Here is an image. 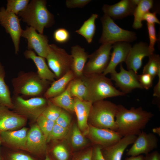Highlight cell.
<instances>
[{
  "label": "cell",
  "mask_w": 160,
  "mask_h": 160,
  "mask_svg": "<svg viewBox=\"0 0 160 160\" xmlns=\"http://www.w3.org/2000/svg\"><path fill=\"white\" fill-rule=\"evenodd\" d=\"M153 116L151 112L144 110L141 106L132 107L128 109L121 105H117L115 116L116 132L122 137L137 135Z\"/></svg>",
  "instance_id": "6da1fadb"
},
{
  "label": "cell",
  "mask_w": 160,
  "mask_h": 160,
  "mask_svg": "<svg viewBox=\"0 0 160 160\" xmlns=\"http://www.w3.org/2000/svg\"><path fill=\"white\" fill-rule=\"evenodd\" d=\"M87 89L85 100L92 102L125 95L116 89L111 79L103 73L83 75L81 78Z\"/></svg>",
  "instance_id": "7a4b0ae2"
},
{
  "label": "cell",
  "mask_w": 160,
  "mask_h": 160,
  "mask_svg": "<svg viewBox=\"0 0 160 160\" xmlns=\"http://www.w3.org/2000/svg\"><path fill=\"white\" fill-rule=\"evenodd\" d=\"M44 0H32L26 8L18 14L23 21L43 34L45 28L51 27L54 17L47 9Z\"/></svg>",
  "instance_id": "3957f363"
},
{
  "label": "cell",
  "mask_w": 160,
  "mask_h": 160,
  "mask_svg": "<svg viewBox=\"0 0 160 160\" xmlns=\"http://www.w3.org/2000/svg\"><path fill=\"white\" fill-rule=\"evenodd\" d=\"M49 81L41 79L37 73L22 72L12 80L14 95L41 97L49 87Z\"/></svg>",
  "instance_id": "277c9868"
},
{
  "label": "cell",
  "mask_w": 160,
  "mask_h": 160,
  "mask_svg": "<svg viewBox=\"0 0 160 160\" xmlns=\"http://www.w3.org/2000/svg\"><path fill=\"white\" fill-rule=\"evenodd\" d=\"M117 105L104 100L92 103L88 121L90 125L116 131L115 116Z\"/></svg>",
  "instance_id": "5b68a950"
},
{
  "label": "cell",
  "mask_w": 160,
  "mask_h": 160,
  "mask_svg": "<svg viewBox=\"0 0 160 160\" xmlns=\"http://www.w3.org/2000/svg\"><path fill=\"white\" fill-rule=\"evenodd\" d=\"M100 20L103 30L99 40L100 43L113 44L119 42L130 43L136 40L137 37L135 32L121 28L108 15L104 14Z\"/></svg>",
  "instance_id": "8992f818"
},
{
  "label": "cell",
  "mask_w": 160,
  "mask_h": 160,
  "mask_svg": "<svg viewBox=\"0 0 160 160\" xmlns=\"http://www.w3.org/2000/svg\"><path fill=\"white\" fill-rule=\"evenodd\" d=\"M12 101L15 113L32 119H37L49 103L44 97H34L25 99L19 95H14Z\"/></svg>",
  "instance_id": "52a82bcc"
},
{
  "label": "cell",
  "mask_w": 160,
  "mask_h": 160,
  "mask_svg": "<svg viewBox=\"0 0 160 160\" xmlns=\"http://www.w3.org/2000/svg\"><path fill=\"white\" fill-rule=\"evenodd\" d=\"M48 65L57 79L71 70L72 57L63 49L54 44L49 45L46 58Z\"/></svg>",
  "instance_id": "ba28073f"
},
{
  "label": "cell",
  "mask_w": 160,
  "mask_h": 160,
  "mask_svg": "<svg viewBox=\"0 0 160 160\" xmlns=\"http://www.w3.org/2000/svg\"><path fill=\"white\" fill-rule=\"evenodd\" d=\"M113 44H102L97 50L89 55L84 70L83 75L103 73L110 61Z\"/></svg>",
  "instance_id": "9c48e42d"
},
{
  "label": "cell",
  "mask_w": 160,
  "mask_h": 160,
  "mask_svg": "<svg viewBox=\"0 0 160 160\" xmlns=\"http://www.w3.org/2000/svg\"><path fill=\"white\" fill-rule=\"evenodd\" d=\"M20 20L17 15L7 11L4 7L0 8V24L10 35L14 45L16 54L19 51L20 38L23 31Z\"/></svg>",
  "instance_id": "30bf717a"
},
{
  "label": "cell",
  "mask_w": 160,
  "mask_h": 160,
  "mask_svg": "<svg viewBox=\"0 0 160 160\" xmlns=\"http://www.w3.org/2000/svg\"><path fill=\"white\" fill-rule=\"evenodd\" d=\"M120 71L111 73V79L115 82L116 86L125 95L131 92L135 89H143L138 79L137 74L132 70H126L120 63Z\"/></svg>",
  "instance_id": "8fae6325"
},
{
  "label": "cell",
  "mask_w": 160,
  "mask_h": 160,
  "mask_svg": "<svg viewBox=\"0 0 160 160\" xmlns=\"http://www.w3.org/2000/svg\"><path fill=\"white\" fill-rule=\"evenodd\" d=\"M21 36L27 39L28 50H33L38 56L46 58L49 45L46 35L38 33L34 28L27 26L23 30Z\"/></svg>",
  "instance_id": "7c38bea8"
},
{
  "label": "cell",
  "mask_w": 160,
  "mask_h": 160,
  "mask_svg": "<svg viewBox=\"0 0 160 160\" xmlns=\"http://www.w3.org/2000/svg\"><path fill=\"white\" fill-rule=\"evenodd\" d=\"M158 141V138L154 134L142 131L126 154L129 156L146 155L157 148Z\"/></svg>",
  "instance_id": "4fadbf2b"
},
{
  "label": "cell",
  "mask_w": 160,
  "mask_h": 160,
  "mask_svg": "<svg viewBox=\"0 0 160 160\" xmlns=\"http://www.w3.org/2000/svg\"><path fill=\"white\" fill-rule=\"evenodd\" d=\"M87 135L95 145H100L102 148L115 144L123 137L116 131L97 128L90 125Z\"/></svg>",
  "instance_id": "5bb4252c"
},
{
  "label": "cell",
  "mask_w": 160,
  "mask_h": 160,
  "mask_svg": "<svg viewBox=\"0 0 160 160\" xmlns=\"http://www.w3.org/2000/svg\"><path fill=\"white\" fill-rule=\"evenodd\" d=\"M153 53L150 51L145 42H140L131 47L125 61L128 70H132L137 74L142 65L143 59Z\"/></svg>",
  "instance_id": "9a60e30c"
},
{
  "label": "cell",
  "mask_w": 160,
  "mask_h": 160,
  "mask_svg": "<svg viewBox=\"0 0 160 160\" xmlns=\"http://www.w3.org/2000/svg\"><path fill=\"white\" fill-rule=\"evenodd\" d=\"M9 109L4 106L0 105V133L21 127L26 121V117Z\"/></svg>",
  "instance_id": "2e32d148"
},
{
  "label": "cell",
  "mask_w": 160,
  "mask_h": 160,
  "mask_svg": "<svg viewBox=\"0 0 160 160\" xmlns=\"http://www.w3.org/2000/svg\"><path fill=\"white\" fill-rule=\"evenodd\" d=\"M137 6L132 0H122L112 5L105 4L102 9L104 14L112 19H121L133 15Z\"/></svg>",
  "instance_id": "e0dca14e"
},
{
  "label": "cell",
  "mask_w": 160,
  "mask_h": 160,
  "mask_svg": "<svg viewBox=\"0 0 160 160\" xmlns=\"http://www.w3.org/2000/svg\"><path fill=\"white\" fill-rule=\"evenodd\" d=\"M131 47L130 43L128 42H119L113 44L109 63L103 74L105 76L116 71L117 65L122 62H125Z\"/></svg>",
  "instance_id": "ac0fdd59"
},
{
  "label": "cell",
  "mask_w": 160,
  "mask_h": 160,
  "mask_svg": "<svg viewBox=\"0 0 160 160\" xmlns=\"http://www.w3.org/2000/svg\"><path fill=\"white\" fill-rule=\"evenodd\" d=\"M47 138L37 124L33 126L28 132L26 150L36 154L44 153L46 150Z\"/></svg>",
  "instance_id": "d6986e66"
},
{
  "label": "cell",
  "mask_w": 160,
  "mask_h": 160,
  "mask_svg": "<svg viewBox=\"0 0 160 160\" xmlns=\"http://www.w3.org/2000/svg\"><path fill=\"white\" fill-rule=\"evenodd\" d=\"M137 137L136 135L124 136L115 144L102 148L101 151L105 160H121L125 150L129 145L134 143Z\"/></svg>",
  "instance_id": "ffe728a7"
},
{
  "label": "cell",
  "mask_w": 160,
  "mask_h": 160,
  "mask_svg": "<svg viewBox=\"0 0 160 160\" xmlns=\"http://www.w3.org/2000/svg\"><path fill=\"white\" fill-rule=\"evenodd\" d=\"M74 99V112L76 113L78 126L84 135H87L89 127L87 121L92 103L90 102Z\"/></svg>",
  "instance_id": "44dd1931"
},
{
  "label": "cell",
  "mask_w": 160,
  "mask_h": 160,
  "mask_svg": "<svg viewBox=\"0 0 160 160\" xmlns=\"http://www.w3.org/2000/svg\"><path fill=\"white\" fill-rule=\"evenodd\" d=\"M27 133V129L25 127L2 132L0 133L1 144L26 150Z\"/></svg>",
  "instance_id": "7402d4cb"
},
{
  "label": "cell",
  "mask_w": 160,
  "mask_h": 160,
  "mask_svg": "<svg viewBox=\"0 0 160 160\" xmlns=\"http://www.w3.org/2000/svg\"><path fill=\"white\" fill-rule=\"evenodd\" d=\"M71 52L72 57L71 71L75 78H81L89 55L84 48L78 45L72 46Z\"/></svg>",
  "instance_id": "603a6c76"
},
{
  "label": "cell",
  "mask_w": 160,
  "mask_h": 160,
  "mask_svg": "<svg viewBox=\"0 0 160 160\" xmlns=\"http://www.w3.org/2000/svg\"><path fill=\"white\" fill-rule=\"evenodd\" d=\"M24 54L26 58L33 62L37 68V73L41 79L52 82L55 80L56 77L46 63L45 58L36 55L32 50H26Z\"/></svg>",
  "instance_id": "cb8c5ba5"
},
{
  "label": "cell",
  "mask_w": 160,
  "mask_h": 160,
  "mask_svg": "<svg viewBox=\"0 0 160 160\" xmlns=\"http://www.w3.org/2000/svg\"><path fill=\"white\" fill-rule=\"evenodd\" d=\"M75 78L72 71H70L52 82L43 95V97L49 99L60 95L65 91L70 82Z\"/></svg>",
  "instance_id": "d4e9b609"
},
{
  "label": "cell",
  "mask_w": 160,
  "mask_h": 160,
  "mask_svg": "<svg viewBox=\"0 0 160 160\" xmlns=\"http://www.w3.org/2000/svg\"><path fill=\"white\" fill-rule=\"evenodd\" d=\"M49 100L53 104L68 112H74V99L71 95L68 84L63 92Z\"/></svg>",
  "instance_id": "484cf974"
},
{
  "label": "cell",
  "mask_w": 160,
  "mask_h": 160,
  "mask_svg": "<svg viewBox=\"0 0 160 160\" xmlns=\"http://www.w3.org/2000/svg\"><path fill=\"white\" fill-rule=\"evenodd\" d=\"M153 4V1L152 0H140L133 14L134 18L132 27L134 28L137 29L142 27L143 17L152 8Z\"/></svg>",
  "instance_id": "4316f807"
},
{
  "label": "cell",
  "mask_w": 160,
  "mask_h": 160,
  "mask_svg": "<svg viewBox=\"0 0 160 160\" xmlns=\"http://www.w3.org/2000/svg\"><path fill=\"white\" fill-rule=\"evenodd\" d=\"M98 16L96 14H92L89 18L85 21L80 28L75 32L81 35L88 44L91 43L96 30L95 21Z\"/></svg>",
  "instance_id": "83f0119b"
},
{
  "label": "cell",
  "mask_w": 160,
  "mask_h": 160,
  "mask_svg": "<svg viewBox=\"0 0 160 160\" xmlns=\"http://www.w3.org/2000/svg\"><path fill=\"white\" fill-rule=\"evenodd\" d=\"M5 75L4 68L0 63V105L12 109L13 105L9 87L4 81Z\"/></svg>",
  "instance_id": "f1b7e54d"
},
{
  "label": "cell",
  "mask_w": 160,
  "mask_h": 160,
  "mask_svg": "<svg viewBox=\"0 0 160 160\" xmlns=\"http://www.w3.org/2000/svg\"><path fill=\"white\" fill-rule=\"evenodd\" d=\"M68 85L70 92L73 98L85 100L87 89L81 78H75L70 82Z\"/></svg>",
  "instance_id": "f546056e"
},
{
  "label": "cell",
  "mask_w": 160,
  "mask_h": 160,
  "mask_svg": "<svg viewBox=\"0 0 160 160\" xmlns=\"http://www.w3.org/2000/svg\"><path fill=\"white\" fill-rule=\"evenodd\" d=\"M149 60L144 66L142 73H147L154 79L156 76L160 77V57L153 53L148 57Z\"/></svg>",
  "instance_id": "4dcf8cb0"
},
{
  "label": "cell",
  "mask_w": 160,
  "mask_h": 160,
  "mask_svg": "<svg viewBox=\"0 0 160 160\" xmlns=\"http://www.w3.org/2000/svg\"><path fill=\"white\" fill-rule=\"evenodd\" d=\"M71 132L70 142L73 148H81L87 144L88 141L76 124L73 125Z\"/></svg>",
  "instance_id": "1f68e13d"
},
{
  "label": "cell",
  "mask_w": 160,
  "mask_h": 160,
  "mask_svg": "<svg viewBox=\"0 0 160 160\" xmlns=\"http://www.w3.org/2000/svg\"><path fill=\"white\" fill-rule=\"evenodd\" d=\"M29 2L28 0H8L6 10L17 15L26 8Z\"/></svg>",
  "instance_id": "d6a6232c"
},
{
  "label": "cell",
  "mask_w": 160,
  "mask_h": 160,
  "mask_svg": "<svg viewBox=\"0 0 160 160\" xmlns=\"http://www.w3.org/2000/svg\"><path fill=\"white\" fill-rule=\"evenodd\" d=\"M49 101L48 105L41 115L46 118L55 122L63 109Z\"/></svg>",
  "instance_id": "836d02e7"
},
{
  "label": "cell",
  "mask_w": 160,
  "mask_h": 160,
  "mask_svg": "<svg viewBox=\"0 0 160 160\" xmlns=\"http://www.w3.org/2000/svg\"><path fill=\"white\" fill-rule=\"evenodd\" d=\"M37 125L47 139L55 124V122L50 120L41 115L37 119Z\"/></svg>",
  "instance_id": "e575fe53"
},
{
  "label": "cell",
  "mask_w": 160,
  "mask_h": 160,
  "mask_svg": "<svg viewBox=\"0 0 160 160\" xmlns=\"http://www.w3.org/2000/svg\"><path fill=\"white\" fill-rule=\"evenodd\" d=\"M69 129L63 128L55 123L47 138V142L51 140H56L63 138L67 135Z\"/></svg>",
  "instance_id": "d590c367"
},
{
  "label": "cell",
  "mask_w": 160,
  "mask_h": 160,
  "mask_svg": "<svg viewBox=\"0 0 160 160\" xmlns=\"http://www.w3.org/2000/svg\"><path fill=\"white\" fill-rule=\"evenodd\" d=\"M52 153L57 160H68L69 159V152L63 144L56 146L53 149Z\"/></svg>",
  "instance_id": "8d00e7d4"
},
{
  "label": "cell",
  "mask_w": 160,
  "mask_h": 160,
  "mask_svg": "<svg viewBox=\"0 0 160 160\" xmlns=\"http://www.w3.org/2000/svg\"><path fill=\"white\" fill-rule=\"evenodd\" d=\"M53 37L54 40L57 43L64 44L69 41L70 36L69 32L66 29L60 28L54 31Z\"/></svg>",
  "instance_id": "74e56055"
},
{
  "label": "cell",
  "mask_w": 160,
  "mask_h": 160,
  "mask_svg": "<svg viewBox=\"0 0 160 160\" xmlns=\"http://www.w3.org/2000/svg\"><path fill=\"white\" fill-rule=\"evenodd\" d=\"M71 122V117L68 112L63 109L55 123L65 128H69Z\"/></svg>",
  "instance_id": "f35d334b"
},
{
  "label": "cell",
  "mask_w": 160,
  "mask_h": 160,
  "mask_svg": "<svg viewBox=\"0 0 160 160\" xmlns=\"http://www.w3.org/2000/svg\"><path fill=\"white\" fill-rule=\"evenodd\" d=\"M149 35V48L152 53L154 51V46L157 40L155 24L147 23Z\"/></svg>",
  "instance_id": "ab89813d"
},
{
  "label": "cell",
  "mask_w": 160,
  "mask_h": 160,
  "mask_svg": "<svg viewBox=\"0 0 160 160\" xmlns=\"http://www.w3.org/2000/svg\"><path fill=\"white\" fill-rule=\"evenodd\" d=\"M4 160H35L30 156L22 153H15L5 155L0 153Z\"/></svg>",
  "instance_id": "60d3db41"
},
{
  "label": "cell",
  "mask_w": 160,
  "mask_h": 160,
  "mask_svg": "<svg viewBox=\"0 0 160 160\" xmlns=\"http://www.w3.org/2000/svg\"><path fill=\"white\" fill-rule=\"evenodd\" d=\"M138 80L143 88L147 90L153 85L154 78L150 74L142 73L137 75Z\"/></svg>",
  "instance_id": "b9f144b4"
},
{
  "label": "cell",
  "mask_w": 160,
  "mask_h": 160,
  "mask_svg": "<svg viewBox=\"0 0 160 160\" xmlns=\"http://www.w3.org/2000/svg\"><path fill=\"white\" fill-rule=\"evenodd\" d=\"M90 0H67L65 5L68 8H82L89 3Z\"/></svg>",
  "instance_id": "7bdbcfd3"
},
{
  "label": "cell",
  "mask_w": 160,
  "mask_h": 160,
  "mask_svg": "<svg viewBox=\"0 0 160 160\" xmlns=\"http://www.w3.org/2000/svg\"><path fill=\"white\" fill-rule=\"evenodd\" d=\"M92 148L76 154L71 160H92Z\"/></svg>",
  "instance_id": "ee69618b"
},
{
  "label": "cell",
  "mask_w": 160,
  "mask_h": 160,
  "mask_svg": "<svg viewBox=\"0 0 160 160\" xmlns=\"http://www.w3.org/2000/svg\"><path fill=\"white\" fill-rule=\"evenodd\" d=\"M156 12H152L149 11L146 12L143 17V21H146L148 23L160 24V22L156 17Z\"/></svg>",
  "instance_id": "f6af8a7d"
},
{
  "label": "cell",
  "mask_w": 160,
  "mask_h": 160,
  "mask_svg": "<svg viewBox=\"0 0 160 160\" xmlns=\"http://www.w3.org/2000/svg\"><path fill=\"white\" fill-rule=\"evenodd\" d=\"M102 148L99 145H95L92 148V160H105L101 151Z\"/></svg>",
  "instance_id": "bcb514c9"
},
{
  "label": "cell",
  "mask_w": 160,
  "mask_h": 160,
  "mask_svg": "<svg viewBox=\"0 0 160 160\" xmlns=\"http://www.w3.org/2000/svg\"><path fill=\"white\" fill-rule=\"evenodd\" d=\"M143 160H160V153L157 151L145 155Z\"/></svg>",
  "instance_id": "7dc6e473"
},
{
  "label": "cell",
  "mask_w": 160,
  "mask_h": 160,
  "mask_svg": "<svg viewBox=\"0 0 160 160\" xmlns=\"http://www.w3.org/2000/svg\"><path fill=\"white\" fill-rule=\"evenodd\" d=\"M153 96L158 98L160 97V77H159L158 81L154 88Z\"/></svg>",
  "instance_id": "c3c4849f"
},
{
  "label": "cell",
  "mask_w": 160,
  "mask_h": 160,
  "mask_svg": "<svg viewBox=\"0 0 160 160\" xmlns=\"http://www.w3.org/2000/svg\"><path fill=\"white\" fill-rule=\"evenodd\" d=\"M144 156L143 155H140L136 156H130L126 157L124 160H143Z\"/></svg>",
  "instance_id": "681fc988"
},
{
  "label": "cell",
  "mask_w": 160,
  "mask_h": 160,
  "mask_svg": "<svg viewBox=\"0 0 160 160\" xmlns=\"http://www.w3.org/2000/svg\"><path fill=\"white\" fill-rule=\"evenodd\" d=\"M152 131L154 133L160 136V127H159L153 128L152 129Z\"/></svg>",
  "instance_id": "f907efd6"
},
{
  "label": "cell",
  "mask_w": 160,
  "mask_h": 160,
  "mask_svg": "<svg viewBox=\"0 0 160 160\" xmlns=\"http://www.w3.org/2000/svg\"><path fill=\"white\" fill-rule=\"evenodd\" d=\"M44 160H52L50 157L48 155L46 156Z\"/></svg>",
  "instance_id": "816d5d0a"
},
{
  "label": "cell",
  "mask_w": 160,
  "mask_h": 160,
  "mask_svg": "<svg viewBox=\"0 0 160 160\" xmlns=\"http://www.w3.org/2000/svg\"><path fill=\"white\" fill-rule=\"evenodd\" d=\"M1 144V140L0 137V145Z\"/></svg>",
  "instance_id": "f5cc1de1"
},
{
  "label": "cell",
  "mask_w": 160,
  "mask_h": 160,
  "mask_svg": "<svg viewBox=\"0 0 160 160\" xmlns=\"http://www.w3.org/2000/svg\"><path fill=\"white\" fill-rule=\"evenodd\" d=\"M0 160H4L2 157L0 155Z\"/></svg>",
  "instance_id": "db71d44e"
}]
</instances>
